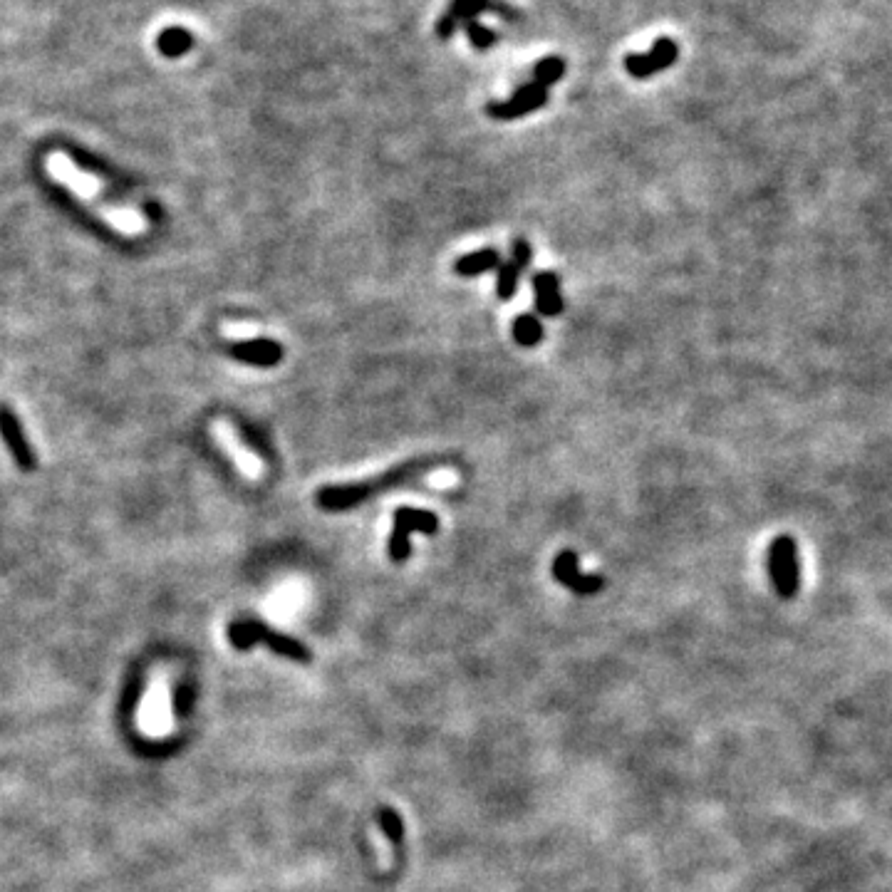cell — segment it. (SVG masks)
Here are the masks:
<instances>
[{
    "label": "cell",
    "instance_id": "1",
    "mask_svg": "<svg viewBox=\"0 0 892 892\" xmlns=\"http://www.w3.org/2000/svg\"><path fill=\"white\" fill-rule=\"evenodd\" d=\"M45 167H48V174L53 176L57 184L65 186L72 196H77V201H82L87 206V211L100 216L114 231L124 233V236H142V233H147L149 223L144 219V214L129 209V206L114 204L110 194H107L105 181H100L95 174L77 167L67 154L50 152Z\"/></svg>",
    "mask_w": 892,
    "mask_h": 892
},
{
    "label": "cell",
    "instance_id": "2",
    "mask_svg": "<svg viewBox=\"0 0 892 892\" xmlns=\"http://www.w3.org/2000/svg\"><path fill=\"white\" fill-rule=\"evenodd\" d=\"M228 640L236 650H251L253 645H266L268 650H273L280 657H288V660L300 662V665H308L313 662V652L303 645L295 637L283 635V632L271 630L268 625L258 620H236L228 625Z\"/></svg>",
    "mask_w": 892,
    "mask_h": 892
},
{
    "label": "cell",
    "instance_id": "3",
    "mask_svg": "<svg viewBox=\"0 0 892 892\" xmlns=\"http://www.w3.org/2000/svg\"><path fill=\"white\" fill-rule=\"evenodd\" d=\"M481 13H494L506 23H521L523 20V10L511 5L508 0H449L444 13L434 23V33H437L439 40H449L459 25H464L466 20H476Z\"/></svg>",
    "mask_w": 892,
    "mask_h": 892
},
{
    "label": "cell",
    "instance_id": "4",
    "mask_svg": "<svg viewBox=\"0 0 892 892\" xmlns=\"http://www.w3.org/2000/svg\"><path fill=\"white\" fill-rule=\"evenodd\" d=\"M548 105V90L546 87L536 85V82H526V85L518 87L516 92L506 97L501 102H489L486 105V117L496 119V122H513V119H521L526 114H533Z\"/></svg>",
    "mask_w": 892,
    "mask_h": 892
},
{
    "label": "cell",
    "instance_id": "5",
    "mask_svg": "<svg viewBox=\"0 0 892 892\" xmlns=\"http://www.w3.org/2000/svg\"><path fill=\"white\" fill-rule=\"evenodd\" d=\"M769 573H771V583H774L776 593L781 598H793L798 593V553H796V543L793 538L781 536L771 543L769 548Z\"/></svg>",
    "mask_w": 892,
    "mask_h": 892
},
{
    "label": "cell",
    "instance_id": "6",
    "mask_svg": "<svg viewBox=\"0 0 892 892\" xmlns=\"http://www.w3.org/2000/svg\"><path fill=\"white\" fill-rule=\"evenodd\" d=\"M679 57V45L677 40L669 38V35H662V38L655 40L647 53H627L625 55V72L632 77V80H647L652 75H660L665 72L667 67H672Z\"/></svg>",
    "mask_w": 892,
    "mask_h": 892
},
{
    "label": "cell",
    "instance_id": "7",
    "mask_svg": "<svg viewBox=\"0 0 892 892\" xmlns=\"http://www.w3.org/2000/svg\"><path fill=\"white\" fill-rule=\"evenodd\" d=\"M211 437H214V442L226 451L228 459H231L248 479H258V476L263 474L261 456L253 454V451L243 444V439L238 437V432L233 429V424L228 422V419H214V422H211Z\"/></svg>",
    "mask_w": 892,
    "mask_h": 892
},
{
    "label": "cell",
    "instance_id": "8",
    "mask_svg": "<svg viewBox=\"0 0 892 892\" xmlns=\"http://www.w3.org/2000/svg\"><path fill=\"white\" fill-rule=\"evenodd\" d=\"M0 437H3L10 456H13V461L20 466V469L23 471L38 469V456H35L33 446H30L28 437H25V429L23 424H20L18 414H15L10 407H0Z\"/></svg>",
    "mask_w": 892,
    "mask_h": 892
},
{
    "label": "cell",
    "instance_id": "9",
    "mask_svg": "<svg viewBox=\"0 0 892 892\" xmlns=\"http://www.w3.org/2000/svg\"><path fill=\"white\" fill-rule=\"evenodd\" d=\"M375 496V481H362V484H335L318 491L315 501L323 511H347Z\"/></svg>",
    "mask_w": 892,
    "mask_h": 892
},
{
    "label": "cell",
    "instance_id": "10",
    "mask_svg": "<svg viewBox=\"0 0 892 892\" xmlns=\"http://www.w3.org/2000/svg\"><path fill=\"white\" fill-rule=\"evenodd\" d=\"M231 357L253 367H276L283 360V345L276 340H268V337H258V340H246L233 345Z\"/></svg>",
    "mask_w": 892,
    "mask_h": 892
},
{
    "label": "cell",
    "instance_id": "11",
    "mask_svg": "<svg viewBox=\"0 0 892 892\" xmlns=\"http://www.w3.org/2000/svg\"><path fill=\"white\" fill-rule=\"evenodd\" d=\"M531 288L536 293V313L541 318H558L565 310L563 295H560V276L553 271H538L531 278Z\"/></svg>",
    "mask_w": 892,
    "mask_h": 892
},
{
    "label": "cell",
    "instance_id": "12",
    "mask_svg": "<svg viewBox=\"0 0 892 892\" xmlns=\"http://www.w3.org/2000/svg\"><path fill=\"white\" fill-rule=\"evenodd\" d=\"M392 528L404 533H422V536H434L439 531V518L432 511H424V508H412V506H399L392 513Z\"/></svg>",
    "mask_w": 892,
    "mask_h": 892
},
{
    "label": "cell",
    "instance_id": "13",
    "mask_svg": "<svg viewBox=\"0 0 892 892\" xmlns=\"http://www.w3.org/2000/svg\"><path fill=\"white\" fill-rule=\"evenodd\" d=\"M501 263L503 258L496 248H481V251H471L466 256H461L454 263V273L461 278H476L489 271H499Z\"/></svg>",
    "mask_w": 892,
    "mask_h": 892
},
{
    "label": "cell",
    "instance_id": "14",
    "mask_svg": "<svg viewBox=\"0 0 892 892\" xmlns=\"http://www.w3.org/2000/svg\"><path fill=\"white\" fill-rule=\"evenodd\" d=\"M513 340L521 347H536L543 342V323L536 313H521L511 325Z\"/></svg>",
    "mask_w": 892,
    "mask_h": 892
},
{
    "label": "cell",
    "instance_id": "15",
    "mask_svg": "<svg viewBox=\"0 0 892 892\" xmlns=\"http://www.w3.org/2000/svg\"><path fill=\"white\" fill-rule=\"evenodd\" d=\"M565 67H568V65H565V57L546 55L541 62H538L536 67H533L531 80L536 82V85L546 87V90H548V87H553V85H556V82L563 80Z\"/></svg>",
    "mask_w": 892,
    "mask_h": 892
},
{
    "label": "cell",
    "instance_id": "16",
    "mask_svg": "<svg viewBox=\"0 0 892 892\" xmlns=\"http://www.w3.org/2000/svg\"><path fill=\"white\" fill-rule=\"evenodd\" d=\"M553 578L558 580L563 588L570 590V585L578 580L580 575V558L575 551H560L556 560H553Z\"/></svg>",
    "mask_w": 892,
    "mask_h": 892
},
{
    "label": "cell",
    "instance_id": "17",
    "mask_svg": "<svg viewBox=\"0 0 892 892\" xmlns=\"http://www.w3.org/2000/svg\"><path fill=\"white\" fill-rule=\"evenodd\" d=\"M157 48L167 57H179L191 48V35L181 28H169L159 35Z\"/></svg>",
    "mask_w": 892,
    "mask_h": 892
},
{
    "label": "cell",
    "instance_id": "18",
    "mask_svg": "<svg viewBox=\"0 0 892 892\" xmlns=\"http://www.w3.org/2000/svg\"><path fill=\"white\" fill-rule=\"evenodd\" d=\"M461 28L466 30V38H469L471 48L474 50H491L496 43H499V33L486 25H481L479 20H466Z\"/></svg>",
    "mask_w": 892,
    "mask_h": 892
},
{
    "label": "cell",
    "instance_id": "19",
    "mask_svg": "<svg viewBox=\"0 0 892 892\" xmlns=\"http://www.w3.org/2000/svg\"><path fill=\"white\" fill-rule=\"evenodd\" d=\"M518 283H521V271L511 261H503L496 271V295L501 300H511L516 295Z\"/></svg>",
    "mask_w": 892,
    "mask_h": 892
},
{
    "label": "cell",
    "instance_id": "20",
    "mask_svg": "<svg viewBox=\"0 0 892 892\" xmlns=\"http://www.w3.org/2000/svg\"><path fill=\"white\" fill-rule=\"evenodd\" d=\"M377 821H380L382 833H385V836L390 838L394 845L402 843L404 823H402V818H399V813L394 811V808H390V806L380 808V813H377Z\"/></svg>",
    "mask_w": 892,
    "mask_h": 892
},
{
    "label": "cell",
    "instance_id": "21",
    "mask_svg": "<svg viewBox=\"0 0 892 892\" xmlns=\"http://www.w3.org/2000/svg\"><path fill=\"white\" fill-rule=\"evenodd\" d=\"M387 551H390L392 563H407L409 556H412V538H409V533L392 528L390 541H387Z\"/></svg>",
    "mask_w": 892,
    "mask_h": 892
},
{
    "label": "cell",
    "instance_id": "22",
    "mask_svg": "<svg viewBox=\"0 0 892 892\" xmlns=\"http://www.w3.org/2000/svg\"><path fill=\"white\" fill-rule=\"evenodd\" d=\"M605 588V578L598 573H580L578 580L570 585L575 595H595Z\"/></svg>",
    "mask_w": 892,
    "mask_h": 892
},
{
    "label": "cell",
    "instance_id": "23",
    "mask_svg": "<svg viewBox=\"0 0 892 892\" xmlns=\"http://www.w3.org/2000/svg\"><path fill=\"white\" fill-rule=\"evenodd\" d=\"M531 258H533L531 243H528L526 238H516V241L511 243V258H508V261L523 273L528 266H531Z\"/></svg>",
    "mask_w": 892,
    "mask_h": 892
}]
</instances>
